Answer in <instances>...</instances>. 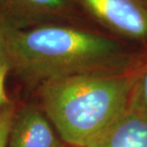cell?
Here are the masks:
<instances>
[{"instance_id":"6da1fadb","label":"cell","mask_w":147,"mask_h":147,"mask_svg":"<svg viewBox=\"0 0 147 147\" xmlns=\"http://www.w3.org/2000/svg\"><path fill=\"white\" fill-rule=\"evenodd\" d=\"M146 58L116 37L67 22L13 28L8 38L11 71L36 87L80 74L131 71Z\"/></svg>"},{"instance_id":"7a4b0ae2","label":"cell","mask_w":147,"mask_h":147,"mask_svg":"<svg viewBox=\"0 0 147 147\" xmlns=\"http://www.w3.org/2000/svg\"><path fill=\"white\" fill-rule=\"evenodd\" d=\"M140 66L127 72L80 74L38 85L40 107L65 145L88 147L127 112Z\"/></svg>"},{"instance_id":"3957f363","label":"cell","mask_w":147,"mask_h":147,"mask_svg":"<svg viewBox=\"0 0 147 147\" xmlns=\"http://www.w3.org/2000/svg\"><path fill=\"white\" fill-rule=\"evenodd\" d=\"M111 33L147 46V0H72Z\"/></svg>"},{"instance_id":"277c9868","label":"cell","mask_w":147,"mask_h":147,"mask_svg":"<svg viewBox=\"0 0 147 147\" xmlns=\"http://www.w3.org/2000/svg\"><path fill=\"white\" fill-rule=\"evenodd\" d=\"M75 8L72 0H0V13L17 29L69 21Z\"/></svg>"},{"instance_id":"5b68a950","label":"cell","mask_w":147,"mask_h":147,"mask_svg":"<svg viewBox=\"0 0 147 147\" xmlns=\"http://www.w3.org/2000/svg\"><path fill=\"white\" fill-rule=\"evenodd\" d=\"M8 147H65V143L42 108L26 104L16 111Z\"/></svg>"},{"instance_id":"8992f818","label":"cell","mask_w":147,"mask_h":147,"mask_svg":"<svg viewBox=\"0 0 147 147\" xmlns=\"http://www.w3.org/2000/svg\"><path fill=\"white\" fill-rule=\"evenodd\" d=\"M88 147H147V116L131 107Z\"/></svg>"},{"instance_id":"52a82bcc","label":"cell","mask_w":147,"mask_h":147,"mask_svg":"<svg viewBox=\"0 0 147 147\" xmlns=\"http://www.w3.org/2000/svg\"><path fill=\"white\" fill-rule=\"evenodd\" d=\"M131 107L147 116V58L140 68L132 95Z\"/></svg>"},{"instance_id":"ba28073f","label":"cell","mask_w":147,"mask_h":147,"mask_svg":"<svg viewBox=\"0 0 147 147\" xmlns=\"http://www.w3.org/2000/svg\"><path fill=\"white\" fill-rule=\"evenodd\" d=\"M16 111V107L13 104L8 105L0 111V147H8L9 136Z\"/></svg>"},{"instance_id":"9c48e42d","label":"cell","mask_w":147,"mask_h":147,"mask_svg":"<svg viewBox=\"0 0 147 147\" xmlns=\"http://www.w3.org/2000/svg\"><path fill=\"white\" fill-rule=\"evenodd\" d=\"M13 28L16 27L0 13V65L8 62V38Z\"/></svg>"},{"instance_id":"30bf717a","label":"cell","mask_w":147,"mask_h":147,"mask_svg":"<svg viewBox=\"0 0 147 147\" xmlns=\"http://www.w3.org/2000/svg\"><path fill=\"white\" fill-rule=\"evenodd\" d=\"M10 72H11V68L8 62H5L0 65V111L3 108H5L6 106L11 104L5 90L6 78H7L8 74Z\"/></svg>"},{"instance_id":"8fae6325","label":"cell","mask_w":147,"mask_h":147,"mask_svg":"<svg viewBox=\"0 0 147 147\" xmlns=\"http://www.w3.org/2000/svg\"><path fill=\"white\" fill-rule=\"evenodd\" d=\"M65 147H73V146H68V145H65Z\"/></svg>"}]
</instances>
